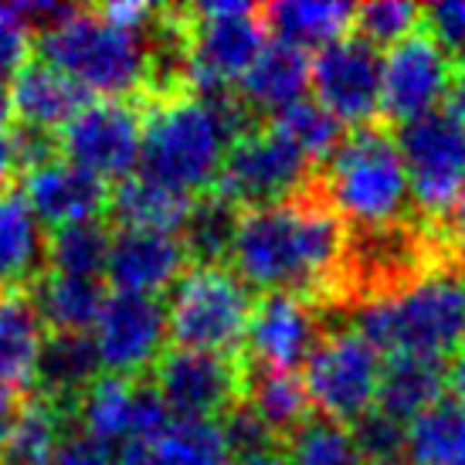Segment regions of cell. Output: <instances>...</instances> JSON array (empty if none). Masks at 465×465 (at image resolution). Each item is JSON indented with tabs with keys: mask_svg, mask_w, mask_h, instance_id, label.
<instances>
[{
	"mask_svg": "<svg viewBox=\"0 0 465 465\" xmlns=\"http://www.w3.org/2000/svg\"><path fill=\"white\" fill-rule=\"evenodd\" d=\"M445 394L465 404V350H459L452 361L445 363Z\"/></svg>",
	"mask_w": 465,
	"mask_h": 465,
	"instance_id": "42",
	"label": "cell"
},
{
	"mask_svg": "<svg viewBox=\"0 0 465 465\" xmlns=\"http://www.w3.org/2000/svg\"><path fill=\"white\" fill-rule=\"evenodd\" d=\"M45 234L21 191H0V292L27 289L45 272Z\"/></svg>",
	"mask_w": 465,
	"mask_h": 465,
	"instance_id": "26",
	"label": "cell"
},
{
	"mask_svg": "<svg viewBox=\"0 0 465 465\" xmlns=\"http://www.w3.org/2000/svg\"><path fill=\"white\" fill-rule=\"evenodd\" d=\"M245 353L167 350L153 367V388L167 411L183 421H214L245 401Z\"/></svg>",
	"mask_w": 465,
	"mask_h": 465,
	"instance_id": "11",
	"label": "cell"
},
{
	"mask_svg": "<svg viewBox=\"0 0 465 465\" xmlns=\"http://www.w3.org/2000/svg\"><path fill=\"white\" fill-rule=\"evenodd\" d=\"M255 126L259 119L238 103L234 89L143 105L140 177L183 197L204 194L218 181L228 146Z\"/></svg>",
	"mask_w": 465,
	"mask_h": 465,
	"instance_id": "2",
	"label": "cell"
},
{
	"mask_svg": "<svg viewBox=\"0 0 465 465\" xmlns=\"http://www.w3.org/2000/svg\"><path fill=\"white\" fill-rule=\"evenodd\" d=\"M381 465H414V462H401V459H394V462H381Z\"/></svg>",
	"mask_w": 465,
	"mask_h": 465,
	"instance_id": "48",
	"label": "cell"
},
{
	"mask_svg": "<svg viewBox=\"0 0 465 465\" xmlns=\"http://www.w3.org/2000/svg\"><path fill=\"white\" fill-rule=\"evenodd\" d=\"M347 232L343 218L310 183L292 201L242 211L228 262L248 289L306 296L330 312Z\"/></svg>",
	"mask_w": 465,
	"mask_h": 465,
	"instance_id": "1",
	"label": "cell"
},
{
	"mask_svg": "<svg viewBox=\"0 0 465 465\" xmlns=\"http://www.w3.org/2000/svg\"><path fill=\"white\" fill-rule=\"evenodd\" d=\"M62 136V156L103 181H126L140 163L143 105L130 99H105L78 113Z\"/></svg>",
	"mask_w": 465,
	"mask_h": 465,
	"instance_id": "13",
	"label": "cell"
},
{
	"mask_svg": "<svg viewBox=\"0 0 465 465\" xmlns=\"http://www.w3.org/2000/svg\"><path fill=\"white\" fill-rule=\"evenodd\" d=\"M167 333V306L160 299L116 292L105 299L92 340L109 374L140 381L163 357Z\"/></svg>",
	"mask_w": 465,
	"mask_h": 465,
	"instance_id": "15",
	"label": "cell"
},
{
	"mask_svg": "<svg viewBox=\"0 0 465 465\" xmlns=\"http://www.w3.org/2000/svg\"><path fill=\"white\" fill-rule=\"evenodd\" d=\"M187 265L191 262H187V252H183L177 234L119 228V232H113L105 275L116 285V292L160 299V292H167L181 282Z\"/></svg>",
	"mask_w": 465,
	"mask_h": 465,
	"instance_id": "18",
	"label": "cell"
},
{
	"mask_svg": "<svg viewBox=\"0 0 465 465\" xmlns=\"http://www.w3.org/2000/svg\"><path fill=\"white\" fill-rule=\"evenodd\" d=\"M353 330L377 353L449 363L465 350V279L459 262L435 265L398 292L357 306Z\"/></svg>",
	"mask_w": 465,
	"mask_h": 465,
	"instance_id": "3",
	"label": "cell"
},
{
	"mask_svg": "<svg viewBox=\"0 0 465 465\" xmlns=\"http://www.w3.org/2000/svg\"><path fill=\"white\" fill-rule=\"evenodd\" d=\"M394 143L421 221L445 224L465 197V126L445 109H435L401 123Z\"/></svg>",
	"mask_w": 465,
	"mask_h": 465,
	"instance_id": "7",
	"label": "cell"
},
{
	"mask_svg": "<svg viewBox=\"0 0 465 465\" xmlns=\"http://www.w3.org/2000/svg\"><path fill=\"white\" fill-rule=\"evenodd\" d=\"M330 312L306 296L292 292H265L255 302L252 323L245 336V357L265 371L296 374L299 363L310 361L320 336L326 333Z\"/></svg>",
	"mask_w": 465,
	"mask_h": 465,
	"instance_id": "16",
	"label": "cell"
},
{
	"mask_svg": "<svg viewBox=\"0 0 465 465\" xmlns=\"http://www.w3.org/2000/svg\"><path fill=\"white\" fill-rule=\"evenodd\" d=\"M242 404L279 441L289 439L312 414L310 394L302 388V377L285 374V371H265V367H255V363H248V384Z\"/></svg>",
	"mask_w": 465,
	"mask_h": 465,
	"instance_id": "29",
	"label": "cell"
},
{
	"mask_svg": "<svg viewBox=\"0 0 465 465\" xmlns=\"http://www.w3.org/2000/svg\"><path fill=\"white\" fill-rule=\"evenodd\" d=\"M421 14L411 0H374V4H361L353 11V35H361L367 45L384 48V45H398V41L411 38L414 31H421Z\"/></svg>",
	"mask_w": 465,
	"mask_h": 465,
	"instance_id": "37",
	"label": "cell"
},
{
	"mask_svg": "<svg viewBox=\"0 0 465 465\" xmlns=\"http://www.w3.org/2000/svg\"><path fill=\"white\" fill-rule=\"evenodd\" d=\"M14 119V103H11V85L0 82V130Z\"/></svg>",
	"mask_w": 465,
	"mask_h": 465,
	"instance_id": "45",
	"label": "cell"
},
{
	"mask_svg": "<svg viewBox=\"0 0 465 465\" xmlns=\"http://www.w3.org/2000/svg\"><path fill=\"white\" fill-rule=\"evenodd\" d=\"M238 221H242V207L232 204L221 191H204L191 201V211L183 218L181 238L187 262L194 265H221V262L232 255L234 232H238Z\"/></svg>",
	"mask_w": 465,
	"mask_h": 465,
	"instance_id": "30",
	"label": "cell"
},
{
	"mask_svg": "<svg viewBox=\"0 0 465 465\" xmlns=\"http://www.w3.org/2000/svg\"><path fill=\"white\" fill-rule=\"evenodd\" d=\"M38 52L45 65L58 68L89 95L99 92L109 99L140 103L150 82L146 35L109 25L95 7H78L62 25L41 31Z\"/></svg>",
	"mask_w": 465,
	"mask_h": 465,
	"instance_id": "5",
	"label": "cell"
},
{
	"mask_svg": "<svg viewBox=\"0 0 465 465\" xmlns=\"http://www.w3.org/2000/svg\"><path fill=\"white\" fill-rule=\"evenodd\" d=\"M38 465H116V462H113V452L105 445H99V441L82 435V431H75V435H65V439L58 441L52 449V455L41 459Z\"/></svg>",
	"mask_w": 465,
	"mask_h": 465,
	"instance_id": "41",
	"label": "cell"
},
{
	"mask_svg": "<svg viewBox=\"0 0 465 465\" xmlns=\"http://www.w3.org/2000/svg\"><path fill=\"white\" fill-rule=\"evenodd\" d=\"M228 465H285V459H282V449H265V452L228 455Z\"/></svg>",
	"mask_w": 465,
	"mask_h": 465,
	"instance_id": "44",
	"label": "cell"
},
{
	"mask_svg": "<svg viewBox=\"0 0 465 465\" xmlns=\"http://www.w3.org/2000/svg\"><path fill=\"white\" fill-rule=\"evenodd\" d=\"M381 367V353L357 330L336 326L320 336L316 350L310 353L302 388L323 418L350 428L361 414L374 408Z\"/></svg>",
	"mask_w": 465,
	"mask_h": 465,
	"instance_id": "10",
	"label": "cell"
},
{
	"mask_svg": "<svg viewBox=\"0 0 465 465\" xmlns=\"http://www.w3.org/2000/svg\"><path fill=\"white\" fill-rule=\"evenodd\" d=\"M109 245H113V232L103 221L68 224V228H58L52 234V242L45 248V265L58 275L99 279V272H105Z\"/></svg>",
	"mask_w": 465,
	"mask_h": 465,
	"instance_id": "34",
	"label": "cell"
},
{
	"mask_svg": "<svg viewBox=\"0 0 465 465\" xmlns=\"http://www.w3.org/2000/svg\"><path fill=\"white\" fill-rule=\"evenodd\" d=\"M421 31L439 41L455 62L465 54V0H445L431 4L421 14Z\"/></svg>",
	"mask_w": 465,
	"mask_h": 465,
	"instance_id": "39",
	"label": "cell"
},
{
	"mask_svg": "<svg viewBox=\"0 0 465 465\" xmlns=\"http://www.w3.org/2000/svg\"><path fill=\"white\" fill-rule=\"evenodd\" d=\"M310 85V58L306 52L285 48V45H265L262 54L252 62L245 75L238 78L234 95L252 116L265 123V116H279L282 109L302 99Z\"/></svg>",
	"mask_w": 465,
	"mask_h": 465,
	"instance_id": "20",
	"label": "cell"
},
{
	"mask_svg": "<svg viewBox=\"0 0 465 465\" xmlns=\"http://www.w3.org/2000/svg\"><path fill=\"white\" fill-rule=\"evenodd\" d=\"M27 296L35 302L41 323L52 326V333H85L89 326L99 323V312L109 299L99 279H78L58 272H41Z\"/></svg>",
	"mask_w": 465,
	"mask_h": 465,
	"instance_id": "27",
	"label": "cell"
},
{
	"mask_svg": "<svg viewBox=\"0 0 465 465\" xmlns=\"http://www.w3.org/2000/svg\"><path fill=\"white\" fill-rule=\"evenodd\" d=\"M11 103L21 126L54 133L65 130L85 105H92V95L58 68L45 62H27L11 82Z\"/></svg>",
	"mask_w": 465,
	"mask_h": 465,
	"instance_id": "21",
	"label": "cell"
},
{
	"mask_svg": "<svg viewBox=\"0 0 465 465\" xmlns=\"http://www.w3.org/2000/svg\"><path fill=\"white\" fill-rule=\"evenodd\" d=\"M191 14V92L221 95L238 85L265 48L259 7L242 0H207Z\"/></svg>",
	"mask_w": 465,
	"mask_h": 465,
	"instance_id": "9",
	"label": "cell"
},
{
	"mask_svg": "<svg viewBox=\"0 0 465 465\" xmlns=\"http://www.w3.org/2000/svg\"><path fill=\"white\" fill-rule=\"evenodd\" d=\"M75 418L82 425V435L95 439L105 449L146 439L173 421V414L167 411L153 384L116 374L99 377L85 391V398L75 408Z\"/></svg>",
	"mask_w": 465,
	"mask_h": 465,
	"instance_id": "17",
	"label": "cell"
},
{
	"mask_svg": "<svg viewBox=\"0 0 465 465\" xmlns=\"http://www.w3.org/2000/svg\"><path fill=\"white\" fill-rule=\"evenodd\" d=\"M350 435H353L361 459H367V465L394 462L401 449L408 445V425H401L398 418L384 414L381 408H371L367 414H361L350 425Z\"/></svg>",
	"mask_w": 465,
	"mask_h": 465,
	"instance_id": "38",
	"label": "cell"
},
{
	"mask_svg": "<svg viewBox=\"0 0 465 465\" xmlns=\"http://www.w3.org/2000/svg\"><path fill=\"white\" fill-rule=\"evenodd\" d=\"M455 65H459V82H462V85H465V54H462V58H459V62H455Z\"/></svg>",
	"mask_w": 465,
	"mask_h": 465,
	"instance_id": "47",
	"label": "cell"
},
{
	"mask_svg": "<svg viewBox=\"0 0 465 465\" xmlns=\"http://www.w3.org/2000/svg\"><path fill=\"white\" fill-rule=\"evenodd\" d=\"M414 465H465V404L455 398L435 401L408 425Z\"/></svg>",
	"mask_w": 465,
	"mask_h": 465,
	"instance_id": "33",
	"label": "cell"
},
{
	"mask_svg": "<svg viewBox=\"0 0 465 465\" xmlns=\"http://www.w3.org/2000/svg\"><path fill=\"white\" fill-rule=\"evenodd\" d=\"M31 62V27L17 17L11 4L0 7V82L17 75Z\"/></svg>",
	"mask_w": 465,
	"mask_h": 465,
	"instance_id": "40",
	"label": "cell"
},
{
	"mask_svg": "<svg viewBox=\"0 0 465 465\" xmlns=\"http://www.w3.org/2000/svg\"><path fill=\"white\" fill-rule=\"evenodd\" d=\"M282 459L285 465H363L350 428L323 414H310L282 439Z\"/></svg>",
	"mask_w": 465,
	"mask_h": 465,
	"instance_id": "35",
	"label": "cell"
},
{
	"mask_svg": "<svg viewBox=\"0 0 465 465\" xmlns=\"http://www.w3.org/2000/svg\"><path fill=\"white\" fill-rule=\"evenodd\" d=\"M21 401L17 394H11V391H0V449H4V441H7V435H11L14 428V418H17V411H21Z\"/></svg>",
	"mask_w": 465,
	"mask_h": 465,
	"instance_id": "43",
	"label": "cell"
},
{
	"mask_svg": "<svg viewBox=\"0 0 465 465\" xmlns=\"http://www.w3.org/2000/svg\"><path fill=\"white\" fill-rule=\"evenodd\" d=\"M116 465H228V445L218 421L173 418L153 435L123 445Z\"/></svg>",
	"mask_w": 465,
	"mask_h": 465,
	"instance_id": "24",
	"label": "cell"
},
{
	"mask_svg": "<svg viewBox=\"0 0 465 465\" xmlns=\"http://www.w3.org/2000/svg\"><path fill=\"white\" fill-rule=\"evenodd\" d=\"M255 292L224 265H194L170 289L167 330L183 350L245 353Z\"/></svg>",
	"mask_w": 465,
	"mask_h": 465,
	"instance_id": "6",
	"label": "cell"
},
{
	"mask_svg": "<svg viewBox=\"0 0 465 465\" xmlns=\"http://www.w3.org/2000/svg\"><path fill=\"white\" fill-rule=\"evenodd\" d=\"M41 343H45V323L27 289H4L0 292V391L27 398V391L35 388Z\"/></svg>",
	"mask_w": 465,
	"mask_h": 465,
	"instance_id": "23",
	"label": "cell"
},
{
	"mask_svg": "<svg viewBox=\"0 0 465 465\" xmlns=\"http://www.w3.org/2000/svg\"><path fill=\"white\" fill-rule=\"evenodd\" d=\"M445 398V363L421 361V357H391L381 367L374 408L411 425L421 411Z\"/></svg>",
	"mask_w": 465,
	"mask_h": 465,
	"instance_id": "28",
	"label": "cell"
},
{
	"mask_svg": "<svg viewBox=\"0 0 465 465\" xmlns=\"http://www.w3.org/2000/svg\"><path fill=\"white\" fill-rule=\"evenodd\" d=\"M455 252H459V269H462V279H465V242L462 245H455Z\"/></svg>",
	"mask_w": 465,
	"mask_h": 465,
	"instance_id": "46",
	"label": "cell"
},
{
	"mask_svg": "<svg viewBox=\"0 0 465 465\" xmlns=\"http://www.w3.org/2000/svg\"><path fill=\"white\" fill-rule=\"evenodd\" d=\"M191 201L194 197L173 194L167 187L143 181V177H126L109 197V214L116 218L119 228L177 234L191 211Z\"/></svg>",
	"mask_w": 465,
	"mask_h": 465,
	"instance_id": "31",
	"label": "cell"
},
{
	"mask_svg": "<svg viewBox=\"0 0 465 465\" xmlns=\"http://www.w3.org/2000/svg\"><path fill=\"white\" fill-rule=\"evenodd\" d=\"M75 411H68L54 401H45L38 394L21 401V411L14 418V428L4 449H0V462L4 465H38L48 459L52 449L68 435Z\"/></svg>",
	"mask_w": 465,
	"mask_h": 465,
	"instance_id": "32",
	"label": "cell"
},
{
	"mask_svg": "<svg viewBox=\"0 0 465 465\" xmlns=\"http://www.w3.org/2000/svg\"><path fill=\"white\" fill-rule=\"evenodd\" d=\"M0 465H4V462H0Z\"/></svg>",
	"mask_w": 465,
	"mask_h": 465,
	"instance_id": "49",
	"label": "cell"
},
{
	"mask_svg": "<svg viewBox=\"0 0 465 465\" xmlns=\"http://www.w3.org/2000/svg\"><path fill=\"white\" fill-rule=\"evenodd\" d=\"M99 350L89 333H48L38 353L35 391L38 398L75 411L85 391L99 381Z\"/></svg>",
	"mask_w": 465,
	"mask_h": 465,
	"instance_id": "22",
	"label": "cell"
},
{
	"mask_svg": "<svg viewBox=\"0 0 465 465\" xmlns=\"http://www.w3.org/2000/svg\"><path fill=\"white\" fill-rule=\"evenodd\" d=\"M459 65L439 41L414 31L411 38L398 41L381 58V113L391 123H411L435 113V105L449 99Z\"/></svg>",
	"mask_w": 465,
	"mask_h": 465,
	"instance_id": "12",
	"label": "cell"
},
{
	"mask_svg": "<svg viewBox=\"0 0 465 465\" xmlns=\"http://www.w3.org/2000/svg\"><path fill=\"white\" fill-rule=\"evenodd\" d=\"M109 197L113 191L103 177L68 163L65 156L25 173V201L31 204L35 218L52 228L99 221L109 214Z\"/></svg>",
	"mask_w": 465,
	"mask_h": 465,
	"instance_id": "19",
	"label": "cell"
},
{
	"mask_svg": "<svg viewBox=\"0 0 465 465\" xmlns=\"http://www.w3.org/2000/svg\"><path fill=\"white\" fill-rule=\"evenodd\" d=\"M312 187L353 228H388L408 221L411 187L398 143L381 123L357 126L312 173Z\"/></svg>",
	"mask_w": 465,
	"mask_h": 465,
	"instance_id": "4",
	"label": "cell"
},
{
	"mask_svg": "<svg viewBox=\"0 0 465 465\" xmlns=\"http://www.w3.org/2000/svg\"><path fill=\"white\" fill-rule=\"evenodd\" d=\"M353 11H357L353 4L340 0H282L259 7V21L275 38V45L306 52V48H326L336 38L350 35Z\"/></svg>",
	"mask_w": 465,
	"mask_h": 465,
	"instance_id": "25",
	"label": "cell"
},
{
	"mask_svg": "<svg viewBox=\"0 0 465 465\" xmlns=\"http://www.w3.org/2000/svg\"><path fill=\"white\" fill-rule=\"evenodd\" d=\"M312 163L296 143L272 123H259L228 146L214 191L242 211L292 201L312 183Z\"/></svg>",
	"mask_w": 465,
	"mask_h": 465,
	"instance_id": "8",
	"label": "cell"
},
{
	"mask_svg": "<svg viewBox=\"0 0 465 465\" xmlns=\"http://www.w3.org/2000/svg\"><path fill=\"white\" fill-rule=\"evenodd\" d=\"M316 103L350 126H371L381 113V54L361 35H343L320 48L310 65Z\"/></svg>",
	"mask_w": 465,
	"mask_h": 465,
	"instance_id": "14",
	"label": "cell"
},
{
	"mask_svg": "<svg viewBox=\"0 0 465 465\" xmlns=\"http://www.w3.org/2000/svg\"><path fill=\"white\" fill-rule=\"evenodd\" d=\"M272 126L296 143L310 163L312 160H326L340 146V140H343V123L330 116L316 99L292 103L289 109H282L279 116L272 119Z\"/></svg>",
	"mask_w": 465,
	"mask_h": 465,
	"instance_id": "36",
	"label": "cell"
}]
</instances>
